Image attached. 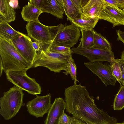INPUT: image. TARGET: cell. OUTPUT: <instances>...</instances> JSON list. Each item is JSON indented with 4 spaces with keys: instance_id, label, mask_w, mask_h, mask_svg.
Returning a JSON list of instances; mask_svg holds the SVG:
<instances>
[{
    "instance_id": "cell-1",
    "label": "cell",
    "mask_w": 124,
    "mask_h": 124,
    "mask_svg": "<svg viewBox=\"0 0 124 124\" xmlns=\"http://www.w3.org/2000/svg\"><path fill=\"white\" fill-rule=\"evenodd\" d=\"M66 111L88 124H115L117 120L98 108L86 87L74 85L65 89Z\"/></svg>"
},
{
    "instance_id": "cell-2",
    "label": "cell",
    "mask_w": 124,
    "mask_h": 124,
    "mask_svg": "<svg viewBox=\"0 0 124 124\" xmlns=\"http://www.w3.org/2000/svg\"><path fill=\"white\" fill-rule=\"evenodd\" d=\"M0 55L5 72L26 71L31 65L21 55L11 41L0 37Z\"/></svg>"
},
{
    "instance_id": "cell-3",
    "label": "cell",
    "mask_w": 124,
    "mask_h": 124,
    "mask_svg": "<svg viewBox=\"0 0 124 124\" xmlns=\"http://www.w3.org/2000/svg\"><path fill=\"white\" fill-rule=\"evenodd\" d=\"M23 90L14 85L3 93L0 98V114L6 120L11 119L23 105Z\"/></svg>"
},
{
    "instance_id": "cell-4",
    "label": "cell",
    "mask_w": 124,
    "mask_h": 124,
    "mask_svg": "<svg viewBox=\"0 0 124 124\" xmlns=\"http://www.w3.org/2000/svg\"><path fill=\"white\" fill-rule=\"evenodd\" d=\"M71 57L46 50L37 53L31 68L43 67L51 71L59 73L62 70H65L68 59Z\"/></svg>"
},
{
    "instance_id": "cell-5",
    "label": "cell",
    "mask_w": 124,
    "mask_h": 124,
    "mask_svg": "<svg viewBox=\"0 0 124 124\" xmlns=\"http://www.w3.org/2000/svg\"><path fill=\"white\" fill-rule=\"evenodd\" d=\"M52 29L53 37L52 43L58 46L70 48L77 43L81 35L79 28L73 24L65 26L60 23L52 26Z\"/></svg>"
},
{
    "instance_id": "cell-6",
    "label": "cell",
    "mask_w": 124,
    "mask_h": 124,
    "mask_svg": "<svg viewBox=\"0 0 124 124\" xmlns=\"http://www.w3.org/2000/svg\"><path fill=\"white\" fill-rule=\"evenodd\" d=\"M5 73L7 80L14 85L32 95H36L41 93V86L35 79L27 75L26 71H9Z\"/></svg>"
},
{
    "instance_id": "cell-7",
    "label": "cell",
    "mask_w": 124,
    "mask_h": 124,
    "mask_svg": "<svg viewBox=\"0 0 124 124\" xmlns=\"http://www.w3.org/2000/svg\"><path fill=\"white\" fill-rule=\"evenodd\" d=\"M26 28L28 36L43 45L50 44L53 39L52 26L44 25L40 22H28Z\"/></svg>"
},
{
    "instance_id": "cell-8",
    "label": "cell",
    "mask_w": 124,
    "mask_h": 124,
    "mask_svg": "<svg viewBox=\"0 0 124 124\" xmlns=\"http://www.w3.org/2000/svg\"><path fill=\"white\" fill-rule=\"evenodd\" d=\"M18 52L31 65L37 54L33 48L31 39L26 35L19 32L11 41Z\"/></svg>"
},
{
    "instance_id": "cell-9",
    "label": "cell",
    "mask_w": 124,
    "mask_h": 124,
    "mask_svg": "<svg viewBox=\"0 0 124 124\" xmlns=\"http://www.w3.org/2000/svg\"><path fill=\"white\" fill-rule=\"evenodd\" d=\"M72 53L83 56L90 62L107 61L111 63L115 59L114 53L112 51L106 50L93 47L85 48L77 47L71 49Z\"/></svg>"
},
{
    "instance_id": "cell-10",
    "label": "cell",
    "mask_w": 124,
    "mask_h": 124,
    "mask_svg": "<svg viewBox=\"0 0 124 124\" xmlns=\"http://www.w3.org/2000/svg\"><path fill=\"white\" fill-rule=\"evenodd\" d=\"M84 64L97 75L106 86L115 85L117 80L112 74L110 65L103 64L101 62H85Z\"/></svg>"
},
{
    "instance_id": "cell-11",
    "label": "cell",
    "mask_w": 124,
    "mask_h": 124,
    "mask_svg": "<svg viewBox=\"0 0 124 124\" xmlns=\"http://www.w3.org/2000/svg\"><path fill=\"white\" fill-rule=\"evenodd\" d=\"M36 95L35 98L26 103L27 111L36 118L42 117L47 113L52 105L51 95L49 93L44 96Z\"/></svg>"
},
{
    "instance_id": "cell-12",
    "label": "cell",
    "mask_w": 124,
    "mask_h": 124,
    "mask_svg": "<svg viewBox=\"0 0 124 124\" xmlns=\"http://www.w3.org/2000/svg\"><path fill=\"white\" fill-rule=\"evenodd\" d=\"M104 2L105 5L99 19L110 23L113 25L112 28L117 26L124 25V11Z\"/></svg>"
},
{
    "instance_id": "cell-13",
    "label": "cell",
    "mask_w": 124,
    "mask_h": 124,
    "mask_svg": "<svg viewBox=\"0 0 124 124\" xmlns=\"http://www.w3.org/2000/svg\"><path fill=\"white\" fill-rule=\"evenodd\" d=\"M105 4L104 0H88L81 8L80 17L83 19L96 18L99 20Z\"/></svg>"
},
{
    "instance_id": "cell-14",
    "label": "cell",
    "mask_w": 124,
    "mask_h": 124,
    "mask_svg": "<svg viewBox=\"0 0 124 124\" xmlns=\"http://www.w3.org/2000/svg\"><path fill=\"white\" fill-rule=\"evenodd\" d=\"M66 106V103L63 99L56 98L47 113L44 124H58Z\"/></svg>"
},
{
    "instance_id": "cell-15",
    "label": "cell",
    "mask_w": 124,
    "mask_h": 124,
    "mask_svg": "<svg viewBox=\"0 0 124 124\" xmlns=\"http://www.w3.org/2000/svg\"><path fill=\"white\" fill-rule=\"evenodd\" d=\"M64 9L67 20L71 22L79 17L82 8L80 0H58Z\"/></svg>"
},
{
    "instance_id": "cell-16",
    "label": "cell",
    "mask_w": 124,
    "mask_h": 124,
    "mask_svg": "<svg viewBox=\"0 0 124 124\" xmlns=\"http://www.w3.org/2000/svg\"><path fill=\"white\" fill-rule=\"evenodd\" d=\"M41 10L43 13H49L60 19L63 18V15L65 12L58 0H44Z\"/></svg>"
},
{
    "instance_id": "cell-17",
    "label": "cell",
    "mask_w": 124,
    "mask_h": 124,
    "mask_svg": "<svg viewBox=\"0 0 124 124\" xmlns=\"http://www.w3.org/2000/svg\"><path fill=\"white\" fill-rule=\"evenodd\" d=\"M9 0H0V23H9L15 19L16 13L9 4Z\"/></svg>"
},
{
    "instance_id": "cell-18",
    "label": "cell",
    "mask_w": 124,
    "mask_h": 124,
    "mask_svg": "<svg viewBox=\"0 0 124 124\" xmlns=\"http://www.w3.org/2000/svg\"><path fill=\"white\" fill-rule=\"evenodd\" d=\"M43 13L41 10L35 6L28 3V5L23 7L21 12L23 19L28 22L33 21L40 22L38 18Z\"/></svg>"
},
{
    "instance_id": "cell-19",
    "label": "cell",
    "mask_w": 124,
    "mask_h": 124,
    "mask_svg": "<svg viewBox=\"0 0 124 124\" xmlns=\"http://www.w3.org/2000/svg\"><path fill=\"white\" fill-rule=\"evenodd\" d=\"M99 20V19L96 18L83 19L79 17L74 19L71 22L72 24L77 26L80 31L88 30L93 29Z\"/></svg>"
},
{
    "instance_id": "cell-20",
    "label": "cell",
    "mask_w": 124,
    "mask_h": 124,
    "mask_svg": "<svg viewBox=\"0 0 124 124\" xmlns=\"http://www.w3.org/2000/svg\"><path fill=\"white\" fill-rule=\"evenodd\" d=\"M94 30H81V41L78 47L87 48L93 47L94 45Z\"/></svg>"
},
{
    "instance_id": "cell-21",
    "label": "cell",
    "mask_w": 124,
    "mask_h": 124,
    "mask_svg": "<svg viewBox=\"0 0 124 124\" xmlns=\"http://www.w3.org/2000/svg\"><path fill=\"white\" fill-rule=\"evenodd\" d=\"M19 32L13 28L8 23H0V37L11 41Z\"/></svg>"
},
{
    "instance_id": "cell-22",
    "label": "cell",
    "mask_w": 124,
    "mask_h": 124,
    "mask_svg": "<svg viewBox=\"0 0 124 124\" xmlns=\"http://www.w3.org/2000/svg\"><path fill=\"white\" fill-rule=\"evenodd\" d=\"M94 45L93 47L101 49L112 51L110 43L100 33L94 31Z\"/></svg>"
},
{
    "instance_id": "cell-23",
    "label": "cell",
    "mask_w": 124,
    "mask_h": 124,
    "mask_svg": "<svg viewBox=\"0 0 124 124\" xmlns=\"http://www.w3.org/2000/svg\"><path fill=\"white\" fill-rule=\"evenodd\" d=\"M110 63L111 69L113 75L116 80L119 82L121 86H123V82L119 59H115Z\"/></svg>"
},
{
    "instance_id": "cell-24",
    "label": "cell",
    "mask_w": 124,
    "mask_h": 124,
    "mask_svg": "<svg viewBox=\"0 0 124 124\" xmlns=\"http://www.w3.org/2000/svg\"><path fill=\"white\" fill-rule=\"evenodd\" d=\"M77 68L74 59L72 57H70L68 60V63L65 69V72H63L65 75H67L70 74L71 78L74 80V84L77 85V82H79L77 79Z\"/></svg>"
},
{
    "instance_id": "cell-25",
    "label": "cell",
    "mask_w": 124,
    "mask_h": 124,
    "mask_svg": "<svg viewBox=\"0 0 124 124\" xmlns=\"http://www.w3.org/2000/svg\"><path fill=\"white\" fill-rule=\"evenodd\" d=\"M114 110H121L124 108V86H121L114 98L113 105Z\"/></svg>"
},
{
    "instance_id": "cell-26",
    "label": "cell",
    "mask_w": 124,
    "mask_h": 124,
    "mask_svg": "<svg viewBox=\"0 0 124 124\" xmlns=\"http://www.w3.org/2000/svg\"><path fill=\"white\" fill-rule=\"evenodd\" d=\"M46 50L52 52L72 56V52L70 48L62 46H58L53 43L49 45Z\"/></svg>"
},
{
    "instance_id": "cell-27",
    "label": "cell",
    "mask_w": 124,
    "mask_h": 124,
    "mask_svg": "<svg viewBox=\"0 0 124 124\" xmlns=\"http://www.w3.org/2000/svg\"><path fill=\"white\" fill-rule=\"evenodd\" d=\"M73 117H70L64 112L61 116L58 124H71Z\"/></svg>"
},
{
    "instance_id": "cell-28",
    "label": "cell",
    "mask_w": 124,
    "mask_h": 124,
    "mask_svg": "<svg viewBox=\"0 0 124 124\" xmlns=\"http://www.w3.org/2000/svg\"><path fill=\"white\" fill-rule=\"evenodd\" d=\"M105 2L115 6L121 9H124V0H104Z\"/></svg>"
},
{
    "instance_id": "cell-29",
    "label": "cell",
    "mask_w": 124,
    "mask_h": 124,
    "mask_svg": "<svg viewBox=\"0 0 124 124\" xmlns=\"http://www.w3.org/2000/svg\"><path fill=\"white\" fill-rule=\"evenodd\" d=\"M44 1V0H30L28 3L33 5L41 10Z\"/></svg>"
},
{
    "instance_id": "cell-30",
    "label": "cell",
    "mask_w": 124,
    "mask_h": 124,
    "mask_svg": "<svg viewBox=\"0 0 124 124\" xmlns=\"http://www.w3.org/2000/svg\"><path fill=\"white\" fill-rule=\"evenodd\" d=\"M32 44L33 48L36 51L37 53L44 51V48L42 46L43 44L37 41H35L32 42Z\"/></svg>"
},
{
    "instance_id": "cell-31",
    "label": "cell",
    "mask_w": 124,
    "mask_h": 124,
    "mask_svg": "<svg viewBox=\"0 0 124 124\" xmlns=\"http://www.w3.org/2000/svg\"><path fill=\"white\" fill-rule=\"evenodd\" d=\"M116 32L117 36V41H120L124 44V31L119 29Z\"/></svg>"
},
{
    "instance_id": "cell-32",
    "label": "cell",
    "mask_w": 124,
    "mask_h": 124,
    "mask_svg": "<svg viewBox=\"0 0 124 124\" xmlns=\"http://www.w3.org/2000/svg\"><path fill=\"white\" fill-rule=\"evenodd\" d=\"M9 4L14 9L20 8L17 0H9Z\"/></svg>"
},
{
    "instance_id": "cell-33",
    "label": "cell",
    "mask_w": 124,
    "mask_h": 124,
    "mask_svg": "<svg viewBox=\"0 0 124 124\" xmlns=\"http://www.w3.org/2000/svg\"><path fill=\"white\" fill-rule=\"evenodd\" d=\"M120 64L122 73V77L124 86V61L121 59H119Z\"/></svg>"
},
{
    "instance_id": "cell-34",
    "label": "cell",
    "mask_w": 124,
    "mask_h": 124,
    "mask_svg": "<svg viewBox=\"0 0 124 124\" xmlns=\"http://www.w3.org/2000/svg\"><path fill=\"white\" fill-rule=\"evenodd\" d=\"M71 124H88L76 118L73 117V121Z\"/></svg>"
},
{
    "instance_id": "cell-35",
    "label": "cell",
    "mask_w": 124,
    "mask_h": 124,
    "mask_svg": "<svg viewBox=\"0 0 124 124\" xmlns=\"http://www.w3.org/2000/svg\"><path fill=\"white\" fill-rule=\"evenodd\" d=\"M0 77H1L2 75L3 70H4V67L3 63L1 59L0 58Z\"/></svg>"
},
{
    "instance_id": "cell-36",
    "label": "cell",
    "mask_w": 124,
    "mask_h": 124,
    "mask_svg": "<svg viewBox=\"0 0 124 124\" xmlns=\"http://www.w3.org/2000/svg\"><path fill=\"white\" fill-rule=\"evenodd\" d=\"M121 59L124 61V50L122 52Z\"/></svg>"
},
{
    "instance_id": "cell-37",
    "label": "cell",
    "mask_w": 124,
    "mask_h": 124,
    "mask_svg": "<svg viewBox=\"0 0 124 124\" xmlns=\"http://www.w3.org/2000/svg\"><path fill=\"white\" fill-rule=\"evenodd\" d=\"M124 124V123H123L122 122V123H116V124Z\"/></svg>"
},
{
    "instance_id": "cell-38",
    "label": "cell",
    "mask_w": 124,
    "mask_h": 124,
    "mask_svg": "<svg viewBox=\"0 0 124 124\" xmlns=\"http://www.w3.org/2000/svg\"><path fill=\"white\" fill-rule=\"evenodd\" d=\"M122 123H124V121L122 122Z\"/></svg>"
},
{
    "instance_id": "cell-39",
    "label": "cell",
    "mask_w": 124,
    "mask_h": 124,
    "mask_svg": "<svg viewBox=\"0 0 124 124\" xmlns=\"http://www.w3.org/2000/svg\"><path fill=\"white\" fill-rule=\"evenodd\" d=\"M123 10L124 11V9Z\"/></svg>"
}]
</instances>
